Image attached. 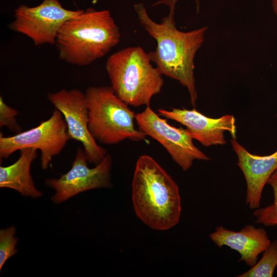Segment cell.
<instances>
[{"instance_id":"cell-1","label":"cell","mask_w":277,"mask_h":277,"mask_svg":"<svg viewBox=\"0 0 277 277\" xmlns=\"http://www.w3.org/2000/svg\"><path fill=\"white\" fill-rule=\"evenodd\" d=\"M134 8L141 25L157 43L154 51L148 53L150 60L162 75L178 81L187 89L195 107L197 94L194 58L203 43L208 27L182 32L176 28L174 17L167 16L158 24L149 16L143 3L135 4Z\"/></svg>"},{"instance_id":"cell-2","label":"cell","mask_w":277,"mask_h":277,"mask_svg":"<svg viewBox=\"0 0 277 277\" xmlns=\"http://www.w3.org/2000/svg\"><path fill=\"white\" fill-rule=\"evenodd\" d=\"M131 187L134 210L146 225L166 230L179 223L182 209L179 187L150 155L137 159Z\"/></svg>"},{"instance_id":"cell-3","label":"cell","mask_w":277,"mask_h":277,"mask_svg":"<svg viewBox=\"0 0 277 277\" xmlns=\"http://www.w3.org/2000/svg\"><path fill=\"white\" fill-rule=\"evenodd\" d=\"M120 37L109 11L89 8L64 23L54 45L61 60L85 66L107 54Z\"/></svg>"},{"instance_id":"cell-4","label":"cell","mask_w":277,"mask_h":277,"mask_svg":"<svg viewBox=\"0 0 277 277\" xmlns=\"http://www.w3.org/2000/svg\"><path fill=\"white\" fill-rule=\"evenodd\" d=\"M106 69L115 95L133 107L149 106L152 97L160 93L164 82L140 47L124 48L111 54Z\"/></svg>"},{"instance_id":"cell-5","label":"cell","mask_w":277,"mask_h":277,"mask_svg":"<svg viewBox=\"0 0 277 277\" xmlns=\"http://www.w3.org/2000/svg\"><path fill=\"white\" fill-rule=\"evenodd\" d=\"M85 94L88 128L97 142L114 145L125 140H145L147 135L135 127L136 114L115 95L111 86L90 87Z\"/></svg>"},{"instance_id":"cell-6","label":"cell","mask_w":277,"mask_h":277,"mask_svg":"<svg viewBox=\"0 0 277 277\" xmlns=\"http://www.w3.org/2000/svg\"><path fill=\"white\" fill-rule=\"evenodd\" d=\"M70 140L62 113L55 109L50 117L35 127L10 136L0 133V157L8 159L17 150L33 148L41 151V165L47 169L53 157L59 154Z\"/></svg>"},{"instance_id":"cell-7","label":"cell","mask_w":277,"mask_h":277,"mask_svg":"<svg viewBox=\"0 0 277 277\" xmlns=\"http://www.w3.org/2000/svg\"><path fill=\"white\" fill-rule=\"evenodd\" d=\"M82 10L64 8L59 0H44L35 7L21 5L14 11V19L9 28L30 38L35 46L55 44L64 23Z\"/></svg>"},{"instance_id":"cell-8","label":"cell","mask_w":277,"mask_h":277,"mask_svg":"<svg viewBox=\"0 0 277 277\" xmlns=\"http://www.w3.org/2000/svg\"><path fill=\"white\" fill-rule=\"evenodd\" d=\"M135 122L138 129L160 143L183 170H188L196 160H210L194 145L193 138L187 129L170 125L166 118L153 111L150 105L136 114Z\"/></svg>"},{"instance_id":"cell-9","label":"cell","mask_w":277,"mask_h":277,"mask_svg":"<svg viewBox=\"0 0 277 277\" xmlns=\"http://www.w3.org/2000/svg\"><path fill=\"white\" fill-rule=\"evenodd\" d=\"M88 160L81 148H78L71 169L58 179H47L46 185L55 190L51 197L55 204L65 202L77 194L94 189L110 188L112 160L107 154L104 160L95 167L88 166Z\"/></svg>"},{"instance_id":"cell-10","label":"cell","mask_w":277,"mask_h":277,"mask_svg":"<svg viewBox=\"0 0 277 277\" xmlns=\"http://www.w3.org/2000/svg\"><path fill=\"white\" fill-rule=\"evenodd\" d=\"M49 101L60 111L66 123L70 139L81 143L89 163L97 165L107 155L88 128V109L85 94L77 89H62L47 95Z\"/></svg>"},{"instance_id":"cell-11","label":"cell","mask_w":277,"mask_h":277,"mask_svg":"<svg viewBox=\"0 0 277 277\" xmlns=\"http://www.w3.org/2000/svg\"><path fill=\"white\" fill-rule=\"evenodd\" d=\"M160 116L175 121L186 126L193 139L203 146L222 145L226 144L224 132L230 133L236 138L235 120L227 114L219 118H211L197 111L185 108H172L170 110L159 109Z\"/></svg>"},{"instance_id":"cell-12","label":"cell","mask_w":277,"mask_h":277,"mask_svg":"<svg viewBox=\"0 0 277 277\" xmlns=\"http://www.w3.org/2000/svg\"><path fill=\"white\" fill-rule=\"evenodd\" d=\"M230 142L238 157L237 165L246 182V204L251 209H258L264 187L277 169V150L270 155L260 156L249 152L235 138Z\"/></svg>"},{"instance_id":"cell-13","label":"cell","mask_w":277,"mask_h":277,"mask_svg":"<svg viewBox=\"0 0 277 277\" xmlns=\"http://www.w3.org/2000/svg\"><path fill=\"white\" fill-rule=\"evenodd\" d=\"M209 237L219 248L226 246L238 252L241 255L238 261H244L251 267L257 263L259 255L271 244L266 231L252 225L245 226L239 231L218 226L214 231L209 234Z\"/></svg>"},{"instance_id":"cell-14","label":"cell","mask_w":277,"mask_h":277,"mask_svg":"<svg viewBox=\"0 0 277 277\" xmlns=\"http://www.w3.org/2000/svg\"><path fill=\"white\" fill-rule=\"evenodd\" d=\"M37 149H21L20 156L13 164L0 166V187L12 189L24 196L37 198L42 192L35 187L30 173L32 162L37 157Z\"/></svg>"},{"instance_id":"cell-15","label":"cell","mask_w":277,"mask_h":277,"mask_svg":"<svg viewBox=\"0 0 277 277\" xmlns=\"http://www.w3.org/2000/svg\"><path fill=\"white\" fill-rule=\"evenodd\" d=\"M277 266V240L271 243L262 259L248 271L238 277H272Z\"/></svg>"},{"instance_id":"cell-16","label":"cell","mask_w":277,"mask_h":277,"mask_svg":"<svg viewBox=\"0 0 277 277\" xmlns=\"http://www.w3.org/2000/svg\"><path fill=\"white\" fill-rule=\"evenodd\" d=\"M267 183L272 188L273 202L264 208L256 209L253 215L256 217L255 223L266 227L275 226L277 225V169L270 176Z\"/></svg>"},{"instance_id":"cell-17","label":"cell","mask_w":277,"mask_h":277,"mask_svg":"<svg viewBox=\"0 0 277 277\" xmlns=\"http://www.w3.org/2000/svg\"><path fill=\"white\" fill-rule=\"evenodd\" d=\"M16 227L11 226L0 230V271L7 261L17 252L18 239L14 236Z\"/></svg>"},{"instance_id":"cell-18","label":"cell","mask_w":277,"mask_h":277,"mask_svg":"<svg viewBox=\"0 0 277 277\" xmlns=\"http://www.w3.org/2000/svg\"><path fill=\"white\" fill-rule=\"evenodd\" d=\"M18 115V111L8 105L3 96H0V127H7L15 134L21 132L22 128L18 124L15 116Z\"/></svg>"},{"instance_id":"cell-19","label":"cell","mask_w":277,"mask_h":277,"mask_svg":"<svg viewBox=\"0 0 277 277\" xmlns=\"http://www.w3.org/2000/svg\"><path fill=\"white\" fill-rule=\"evenodd\" d=\"M178 0H162L159 2H157L153 4L155 6L159 4H165L167 5L170 8V13L169 15L174 16V10H175V5L176 3ZM197 4V11L199 10V2L198 0H195Z\"/></svg>"},{"instance_id":"cell-20","label":"cell","mask_w":277,"mask_h":277,"mask_svg":"<svg viewBox=\"0 0 277 277\" xmlns=\"http://www.w3.org/2000/svg\"><path fill=\"white\" fill-rule=\"evenodd\" d=\"M273 11L277 16V0H271Z\"/></svg>"}]
</instances>
